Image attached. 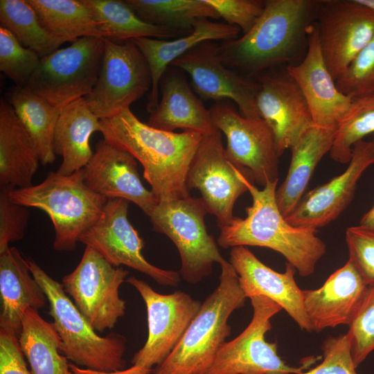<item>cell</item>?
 Instances as JSON below:
<instances>
[{"label":"cell","mask_w":374,"mask_h":374,"mask_svg":"<svg viewBox=\"0 0 374 374\" xmlns=\"http://www.w3.org/2000/svg\"><path fill=\"white\" fill-rule=\"evenodd\" d=\"M240 31L237 26L202 18L195 22L191 33L173 41L150 37L133 39L145 58L151 74L152 86L148 98V111L151 113L157 107L161 80L172 62L204 42L236 39Z\"/></svg>","instance_id":"obj_24"},{"label":"cell","mask_w":374,"mask_h":374,"mask_svg":"<svg viewBox=\"0 0 374 374\" xmlns=\"http://www.w3.org/2000/svg\"><path fill=\"white\" fill-rule=\"evenodd\" d=\"M347 335L357 368L374 350V285L368 286L362 303Z\"/></svg>","instance_id":"obj_38"},{"label":"cell","mask_w":374,"mask_h":374,"mask_svg":"<svg viewBox=\"0 0 374 374\" xmlns=\"http://www.w3.org/2000/svg\"><path fill=\"white\" fill-rule=\"evenodd\" d=\"M236 271L246 296H266L284 310L303 330L312 332L303 302V293L297 285L295 268L286 263L279 273L262 263L249 249L232 247L229 261Z\"/></svg>","instance_id":"obj_22"},{"label":"cell","mask_w":374,"mask_h":374,"mask_svg":"<svg viewBox=\"0 0 374 374\" xmlns=\"http://www.w3.org/2000/svg\"><path fill=\"white\" fill-rule=\"evenodd\" d=\"M374 164V143L361 140L353 147L346 169L304 194L285 219L292 225L317 229L334 221L351 202L364 172Z\"/></svg>","instance_id":"obj_19"},{"label":"cell","mask_w":374,"mask_h":374,"mask_svg":"<svg viewBox=\"0 0 374 374\" xmlns=\"http://www.w3.org/2000/svg\"><path fill=\"white\" fill-rule=\"evenodd\" d=\"M372 141L374 143V134H372ZM359 225L374 229V205L364 214L359 222Z\"/></svg>","instance_id":"obj_46"},{"label":"cell","mask_w":374,"mask_h":374,"mask_svg":"<svg viewBox=\"0 0 374 374\" xmlns=\"http://www.w3.org/2000/svg\"><path fill=\"white\" fill-rule=\"evenodd\" d=\"M13 188L0 186V253L9 247V243L24 238L30 217L28 207L10 199Z\"/></svg>","instance_id":"obj_41"},{"label":"cell","mask_w":374,"mask_h":374,"mask_svg":"<svg viewBox=\"0 0 374 374\" xmlns=\"http://www.w3.org/2000/svg\"><path fill=\"white\" fill-rule=\"evenodd\" d=\"M242 179L252 198L244 218L234 217L220 229L218 244L224 249L255 246L280 253L302 277L313 274L319 260L326 252L325 242L317 229L290 224L283 216L276 199L278 181L258 188L249 174Z\"/></svg>","instance_id":"obj_3"},{"label":"cell","mask_w":374,"mask_h":374,"mask_svg":"<svg viewBox=\"0 0 374 374\" xmlns=\"http://www.w3.org/2000/svg\"><path fill=\"white\" fill-rule=\"evenodd\" d=\"M137 167L131 154L103 139L84 168V181L96 193L107 199H126L149 216L159 201L143 184Z\"/></svg>","instance_id":"obj_21"},{"label":"cell","mask_w":374,"mask_h":374,"mask_svg":"<svg viewBox=\"0 0 374 374\" xmlns=\"http://www.w3.org/2000/svg\"><path fill=\"white\" fill-rule=\"evenodd\" d=\"M359 4L374 11V0H355Z\"/></svg>","instance_id":"obj_47"},{"label":"cell","mask_w":374,"mask_h":374,"mask_svg":"<svg viewBox=\"0 0 374 374\" xmlns=\"http://www.w3.org/2000/svg\"><path fill=\"white\" fill-rule=\"evenodd\" d=\"M207 213L202 198L190 196L159 202L148 216L153 230L166 235L176 246L181 259L179 273L191 284L208 276L214 262L221 266L229 262L207 231Z\"/></svg>","instance_id":"obj_7"},{"label":"cell","mask_w":374,"mask_h":374,"mask_svg":"<svg viewBox=\"0 0 374 374\" xmlns=\"http://www.w3.org/2000/svg\"><path fill=\"white\" fill-rule=\"evenodd\" d=\"M226 24L247 33L256 24L265 8L262 0H206Z\"/></svg>","instance_id":"obj_43"},{"label":"cell","mask_w":374,"mask_h":374,"mask_svg":"<svg viewBox=\"0 0 374 374\" xmlns=\"http://www.w3.org/2000/svg\"><path fill=\"white\" fill-rule=\"evenodd\" d=\"M100 130V120L90 109L85 98L62 107L53 136L54 152L62 159L56 172L69 175L83 169L93 154L90 137Z\"/></svg>","instance_id":"obj_28"},{"label":"cell","mask_w":374,"mask_h":374,"mask_svg":"<svg viewBox=\"0 0 374 374\" xmlns=\"http://www.w3.org/2000/svg\"><path fill=\"white\" fill-rule=\"evenodd\" d=\"M139 293L147 310L148 335L132 360L148 369L160 365L182 338L202 303L182 291L162 294L135 276L126 280Z\"/></svg>","instance_id":"obj_12"},{"label":"cell","mask_w":374,"mask_h":374,"mask_svg":"<svg viewBox=\"0 0 374 374\" xmlns=\"http://www.w3.org/2000/svg\"><path fill=\"white\" fill-rule=\"evenodd\" d=\"M321 2L265 1L262 15L247 33L217 44L222 63L251 79L282 64H294L308 47V31L317 19Z\"/></svg>","instance_id":"obj_1"},{"label":"cell","mask_w":374,"mask_h":374,"mask_svg":"<svg viewBox=\"0 0 374 374\" xmlns=\"http://www.w3.org/2000/svg\"><path fill=\"white\" fill-rule=\"evenodd\" d=\"M286 71L302 91L314 124L337 130L346 115L353 98L339 91L326 66L316 23L309 29L303 58L299 63L287 66Z\"/></svg>","instance_id":"obj_20"},{"label":"cell","mask_w":374,"mask_h":374,"mask_svg":"<svg viewBox=\"0 0 374 374\" xmlns=\"http://www.w3.org/2000/svg\"><path fill=\"white\" fill-rule=\"evenodd\" d=\"M144 21L190 33L202 18L218 19L216 10L206 0H125Z\"/></svg>","instance_id":"obj_34"},{"label":"cell","mask_w":374,"mask_h":374,"mask_svg":"<svg viewBox=\"0 0 374 374\" xmlns=\"http://www.w3.org/2000/svg\"><path fill=\"white\" fill-rule=\"evenodd\" d=\"M213 123L227 141L228 159L248 171L257 184L278 180V158L274 134L260 117L246 118L233 107L217 102L209 109Z\"/></svg>","instance_id":"obj_13"},{"label":"cell","mask_w":374,"mask_h":374,"mask_svg":"<svg viewBox=\"0 0 374 374\" xmlns=\"http://www.w3.org/2000/svg\"><path fill=\"white\" fill-rule=\"evenodd\" d=\"M321 364L300 374H358L354 364L348 335L330 337L322 345Z\"/></svg>","instance_id":"obj_42"},{"label":"cell","mask_w":374,"mask_h":374,"mask_svg":"<svg viewBox=\"0 0 374 374\" xmlns=\"http://www.w3.org/2000/svg\"><path fill=\"white\" fill-rule=\"evenodd\" d=\"M31 274L43 290L48 314L62 340L60 352L78 366L103 372L123 370L126 338L112 332L99 336L64 292L62 283L27 258Z\"/></svg>","instance_id":"obj_6"},{"label":"cell","mask_w":374,"mask_h":374,"mask_svg":"<svg viewBox=\"0 0 374 374\" xmlns=\"http://www.w3.org/2000/svg\"><path fill=\"white\" fill-rule=\"evenodd\" d=\"M42 25L64 42L83 37L105 38L99 24L81 0H27Z\"/></svg>","instance_id":"obj_33"},{"label":"cell","mask_w":374,"mask_h":374,"mask_svg":"<svg viewBox=\"0 0 374 374\" xmlns=\"http://www.w3.org/2000/svg\"><path fill=\"white\" fill-rule=\"evenodd\" d=\"M103 139L131 154L159 202L190 197L188 172L202 135L166 132L144 123L130 108L100 120Z\"/></svg>","instance_id":"obj_2"},{"label":"cell","mask_w":374,"mask_h":374,"mask_svg":"<svg viewBox=\"0 0 374 374\" xmlns=\"http://www.w3.org/2000/svg\"><path fill=\"white\" fill-rule=\"evenodd\" d=\"M128 274L86 246L80 262L61 283L92 328L102 332L113 328L125 314L126 302L120 297L119 288Z\"/></svg>","instance_id":"obj_9"},{"label":"cell","mask_w":374,"mask_h":374,"mask_svg":"<svg viewBox=\"0 0 374 374\" xmlns=\"http://www.w3.org/2000/svg\"><path fill=\"white\" fill-rule=\"evenodd\" d=\"M219 284L202 303L182 338L153 374H205L231 335L228 320L246 296L238 276L228 262L221 265Z\"/></svg>","instance_id":"obj_4"},{"label":"cell","mask_w":374,"mask_h":374,"mask_svg":"<svg viewBox=\"0 0 374 374\" xmlns=\"http://www.w3.org/2000/svg\"><path fill=\"white\" fill-rule=\"evenodd\" d=\"M10 197L48 215L55 231L53 247L59 251L75 249L81 235L99 220L107 201L85 184L84 168L69 175L51 171L39 184L13 188Z\"/></svg>","instance_id":"obj_5"},{"label":"cell","mask_w":374,"mask_h":374,"mask_svg":"<svg viewBox=\"0 0 374 374\" xmlns=\"http://www.w3.org/2000/svg\"><path fill=\"white\" fill-rule=\"evenodd\" d=\"M335 132V129L314 125L290 148L292 154L288 172L276 191V202L285 218L294 210L304 195L319 161L330 152Z\"/></svg>","instance_id":"obj_29"},{"label":"cell","mask_w":374,"mask_h":374,"mask_svg":"<svg viewBox=\"0 0 374 374\" xmlns=\"http://www.w3.org/2000/svg\"><path fill=\"white\" fill-rule=\"evenodd\" d=\"M0 374H31L20 349L18 336L0 328Z\"/></svg>","instance_id":"obj_44"},{"label":"cell","mask_w":374,"mask_h":374,"mask_svg":"<svg viewBox=\"0 0 374 374\" xmlns=\"http://www.w3.org/2000/svg\"><path fill=\"white\" fill-rule=\"evenodd\" d=\"M1 26L9 30L24 47L44 57L65 42L50 34L42 25L27 0L0 1Z\"/></svg>","instance_id":"obj_35"},{"label":"cell","mask_w":374,"mask_h":374,"mask_svg":"<svg viewBox=\"0 0 374 374\" xmlns=\"http://www.w3.org/2000/svg\"><path fill=\"white\" fill-rule=\"evenodd\" d=\"M69 369L71 374H153L152 369H148L138 365H133L127 369L103 372L82 368L73 363H69Z\"/></svg>","instance_id":"obj_45"},{"label":"cell","mask_w":374,"mask_h":374,"mask_svg":"<svg viewBox=\"0 0 374 374\" xmlns=\"http://www.w3.org/2000/svg\"><path fill=\"white\" fill-rule=\"evenodd\" d=\"M214 41L204 42L170 65L186 71L195 92L203 100L231 99L246 118H259L256 106L258 82L229 69L222 63Z\"/></svg>","instance_id":"obj_17"},{"label":"cell","mask_w":374,"mask_h":374,"mask_svg":"<svg viewBox=\"0 0 374 374\" xmlns=\"http://www.w3.org/2000/svg\"><path fill=\"white\" fill-rule=\"evenodd\" d=\"M40 162L36 146L13 108L0 100V186H33Z\"/></svg>","instance_id":"obj_27"},{"label":"cell","mask_w":374,"mask_h":374,"mask_svg":"<svg viewBox=\"0 0 374 374\" xmlns=\"http://www.w3.org/2000/svg\"><path fill=\"white\" fill-rule=\"evenodd\" d=\"M129 202L124 199H107L99 220L79 238L115 267L121 265L143 273L157 283L177 286L179 272L166 270L150 263L143 256L144 243L127 217Z\"/></svg>","instance_id":"obj_14"},{"label":"cell","mask_w":374,"mask_h":374,"mask_svg":"<svg viewBox=\"0 0 374 374\" xmlns=\"http://www.w3.org/2000/svg\"><path fill=\"white\" fill-rule=\"evenodd\" d=\"M276 69L267 71L255 79L259 85L256 102L260 118L274 134L280 157L314 124L296 82L287 71L282 73Z\"/></svg>","instance_id":"obj_18"},{"label":"cell","mask_w":374,"mask_h":374,"mask_svg":"<svg viewBox=\"0 0 374 374\" xmlns=\"http://www.w3.org/2000/svg\"><path fill=\"white\" fill-rule=\"evenodd\" d=\"M105 38L83 37L41 57L26 87L62 109L89 95L100 71Z\"/></svg>","instance_id":"obj_8"},{"label":"cell","mask_w":374,"mask_h":374,"mask_svg":"<svg viewBox=\"0 0 374 374\" xmlns=\"http://www.w3.org/2000/svg\"><path fill=\"white\" fill-rule=\"evenodd\" d=\"M164 75L161 80V100L150 113L148 125L166 132L181 129L202 136L218 130L209 109L197 98L184 76L177 70H169Z\"/></svg>","instance_id":"obj_25"},{"label":"cell","mask_w":374,"mask_h":374,"mask_svg":"<svg viewBox=\"0 0 374 374\" xmlns=\"http://www.w3.org/2000/svg\"><path fill=\"white\" fill-rule=\"evenodd\" d=\"M105 33V39L123 42L140 37L178 38L188 35L142 20L125 1L81 0ZM189 34V33H188Z\"/></svg>","instance_id":"obj_32"},{"label":"cell","mask_w":374,"mask_h":374,"mask_svg":"<svg viewBox=\"0 0 374 374\" xmlns=\"http://www.w3.org/2000/svg\"><path fill=\"white\" fill-rule=\"evenodd\" d=\"M252 319L235 338L220 348L205 374H300L305 366L287 364L278 355L277 344L268 342L271 319L281 307L264 296L250 298Z\"/></svg>","instance_id":"obj_11"},{"label":"cell","mask_w":374,"mask_h":374,"mask_svg":"<svg viewBox=\"0 0 374 374\" xmlns=\"http://www.w3.org/2000/svg\"><path fill=\"white\" fill-rule=\"evenodd\" d=\"M244 173L251 177L228 159L219 130L202 136L190 166L186 184L189 190L199 191L208 213L215 216L220 229L232 221L236 200L248 190L242 179Z\"/></svg>","instance_id":"obj_15"},{"label":"cell","mask_w":374,"mask_h":374,"mask_svg":"<svg viewBox=\"0 0 374 374\" xmlns=\"http://www.w3.org/2000/svg\"><path fill=\"white\" fill-rule=\"evenodd\" d=\"M6 101L32 138L43 166L55 160L53 136L60 110L26 87L13 86L6 93Z\"/></svg>","instance_id":"obj_31"},{"label":"cell","mask_w":374,"mask_h":374,"mask_svg":"<svg viewBox=\"0 0 374 374\" xmlns=\"http://www.w3.org/2000/svg\"><path fill=\"white\" fill-rule=\"evenodd\" d=\"M316 19L322 55L335 81L373 37L374 11L355 0H326Z\"/></svg>","instance_id":"obj_16"},{"label":"cell","mask_w":374,"mask_h":374,"mask_svg":"<svg viewBox=\"0 0 374 374\" xmlns=\"http://www.w3.org/2000/svg\"><path fill=\"white\" fill-rule=\"evenodd\" d=\"M373 134L374 92L353 98L346 115L336 130L330 157L341 163H349L353 145Z\"/></svg>","instance_id":"obj_36"},{"label":"cell","mask_w":374,"mask_h":374,"mask_svg":"<svg viewBox=\"0 0 374 374\" xmlns=\"http://www.w3.org/2000/svg\"><path fill=\"white\" fill-rule=\"evenodd\" d=\"M152 86L148 62L133 39L114 42L105 38V48L96 83L85 98L100 120L130 108Z\"/></svg>","instance_id":"obj_10"},{"label":"cell","mask_w":374,"mask_h":374,"mask_svg":"<svg viewBox=\"0 0 374 374\" xmlns=\"http://www.w3.org/2000/svg\"><path fill=\"white\" fill-rule=\"evenodd\" d=\"M41 57L23 46L13 34L0 26V70L17 86L26 87Z\"/></svg>","instance_id":"obj_37"},{"label":"cell","mask_w":374,"mask_h":374,"mask_svg":"<svg viewBox=\"0 0 374 374\" xmlns=\"http://www.w3.org/2000/svg\"><path fill=\"white\" fill-rule=\"evenodd\" d=\"M350 260L368 286L374 285V229L361 225L346 231Z\"/></svg>","instance_id":"obj_40"},{"label":"cell","mask_w":374,"mask_h":374,"mask_svg":"<svg viewBox=\"0 0 374 374\" xmlns=\"http://www.w3.org/2000/svg\"><path fill=\"white\" fill-rule=\"evenodd\" d=\"M367 288L355 267L348 260L321 287L303 290L305 310L312 330L319 332L340 325L349 326Z\"/></svg>","instance_id":"obj_23"},{"label":"cell","mask_w":374,"mask_h":374,"mask_svg":"<svg viewBox=\"0 0 374 374\" xmlns=\"http://www.w3.org/2000/svg\"><path fill=\"white\" fill-rule=\"evenodd\" d=\"M18 341L31 374H71L69 359L61 355L62 340L56 328L37 310L25 312Z\"/></svg>","instance_id":"obj_30"},{"label":"cell","mask_w":374,"mask_h":374,"mask_svg":"<svg viewBox=\"0 0 374 374\" xmlns=\"http://www.w3.org/2000/svg\"><path fill=\"white\" fill-rule=\"evenodd\" d=\"M0 328L13 330L17 336L22 319L29 308L46 305L47 298L31 274L27 258L15 247L0 253Z\"/></svg>","instance_id":"obj_26"},{"label":"cell","mask_w":374,"mask_h":374,"mask_svg":"<svg viewBox=\"0 0 374 374\" xmlns=\"http://www.w3.org/2000/svg\"><path fill=\"white\" fill-rule=\"evenodd\" d=\"M335 84L339 91L352 98L374 92V36Z\"/></svg>","instance_id":"obj_39"}]
</instances>
